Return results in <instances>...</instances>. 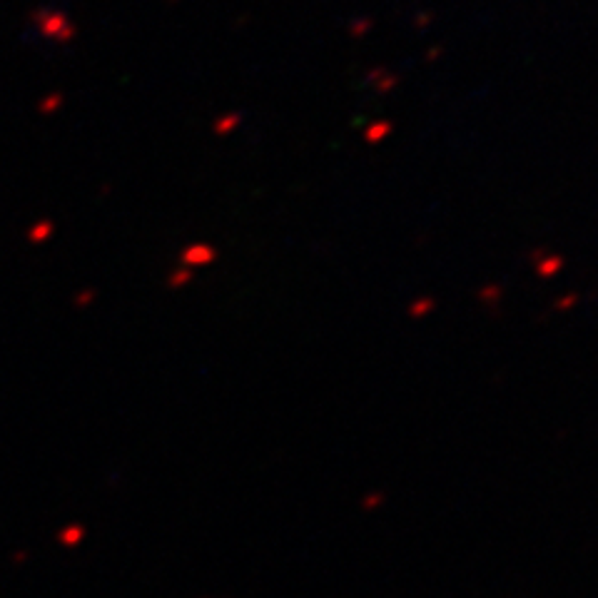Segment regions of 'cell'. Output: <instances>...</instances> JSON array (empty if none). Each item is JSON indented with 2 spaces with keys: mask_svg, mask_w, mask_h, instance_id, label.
<instances>
[{
  "mask_svg": "<svg viewBox=\"0 0 598 598\" xmlns=\"http://www.w3.org/2000/svg\"><path fill=\"white\" fill-rule=\"evenodd\" d=\"M215 260V249L200 242V245H189L187 249L183 252V265L185 267H200V265H209Z\"/></svg>",
  "mask_w": 598,
  "mask_h": 598,
  "instance_id": "cell-1",
  "label": "cell"
},
{
  "mask_svg": "<svg viewBox=\"0 0 598 598\" xmlns=\"http://www.w3.org/2000/svg\"><path fill=\"white\" fill-rule=\"evenodd\" d=\"M85 533L87 531H85L83 524H68L58 531V544L65 548H75L85 541Z\"/></svg>",
  "mask_w": 598,
  "mask_h": 598,
  "instance_id": "cell-2",
  "label": "cell"
},
{
  "mask_svg": "<svg viewBox=\"0 0 598 598\" xmlns=\"http://www.w3.org/2000/svg\"><path fill=\"white\" fill-rule=\"evenodd\" d=\"M52 232H55V225L50 220H38L33 222V227L28 229V240H30V245H43V242L50 240Z\"/></svg>",
  "mask_w": 598,
  "mask_h": 598,
  "instance_id": "cell-3",
  "label": "cell"
},
{
  "mask_svg": "<svg viewBox=\"0 0 598 598\" xmlns=\"http://www.w3.org/2000/svg\"><path fill=\"white\" fill-rule=\"evenodd\" d=\"M95 299H98V292H95L92 287H87V289H83V292H75V297H72V305L80 307V309H85V307H90Z\"/></svg>",
  "mask_w": 598,
  "mask_h": 598,
  "instance_id": "cell-4",
  "label": "cell"
},
{
  "mask_svg": "<svg viewBox=\"0 0 598 598\" xmlns=\"http://www.w3.org/2000/svg\"><path fill=\"white\" fill-rule=\"evenodd\" d=\"M189 280V267H183V269H177V272L169 274V287H183L187 285Z\"/></svg>",
  "mask_w": 598,
  "mask_h": 598,
  "instance_id": "cell-5",
  "label": "cell"
},
{
  "mask_svg": "<svg viewBox=\"0 0 598 598\" xmlns=\"http://www.w3.org/2000/svg\"><path fill=\"white\" fill-rule=\"evenodd\" d=\"M28 561V551H15L13 553V564H25Z\"/></svg>",
  "mask_w": 598,
  "mask_h": 598,
  "instance_id": "cell-6",
  "label": "cell"
},
{
  "mask_svg": "<svg viewBox=\"0 0 598 598\" xmlns=\"http://www.w3.org/2000/svg\"><path fill=\"white\" fill-rule=\"evenodd\" d=\"M58 105H60V98L55 95V98H50V103H48V105H40V107H43V110H50V107H58Z\"/></svg>",
  "mask_w": 598,
  "mask_h": 598,
  "instance_id": "cell-7",
  "label": "cell"
}]
</instances>
